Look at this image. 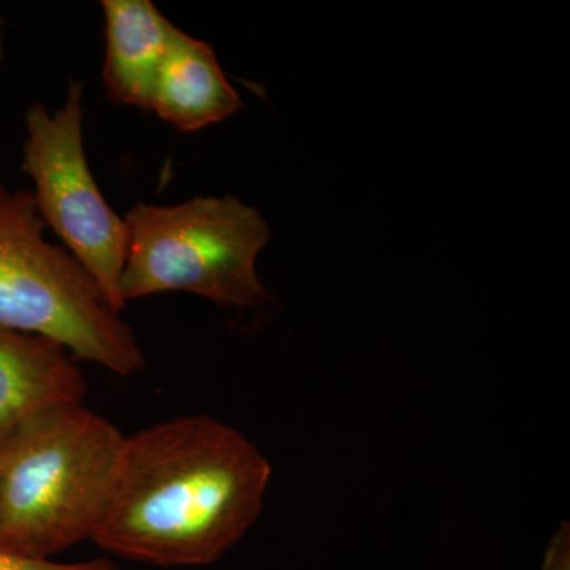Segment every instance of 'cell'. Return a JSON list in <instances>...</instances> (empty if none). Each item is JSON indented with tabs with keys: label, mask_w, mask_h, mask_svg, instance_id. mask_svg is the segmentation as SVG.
Segmentation results:
<instances>
[{
	"label": "cell",
	"mask_w": 570,
	"mask_h": 570,
	"mask_svg": "<svg viewBox=\"0 0 570 570\" xmlns=\"http://www.w3.org/2000/svg\"><path fill=\"white\" fill-rule=\"evenodd\" d=\"M272 464L245 434L186 415L126 436L92 542L163 568L206 566L249 531L264 508Z\"/></svg>",
	"instance_id": "obj_1"
},
{
	"label": "cell",
	"mask_w": 570,
	"mask_h": 570,
	"mask_svg": "<svg viewBox=\"0 0 570 570\" xmlns=\"http://www.w3.org/2000/svg\"><path fill=\"white\" fill-rule=\"evenodd\" d=\"M126 436L82 403L47 409L0 448V550L50 560L94 538Z\"/></svg>",
	"instance_id": "obj_2"
},
{
	"label": "cell",
	"mask_w": 570,
	"mask_h": 570,
	"mask_svg": "<svg viewBox=\"0 0 570 570\" xmlns=\"http://www.w3.org/2000/svg\"><path fill=\"white\" fill-rule=\"evenodd\" d=\"M45 227L32 193L0 181V326L48 337L118 376L140 373L134 330L80 262L47 242Z\"/></svg>",
	"instance_id": "obj_3"
},
{
	"label": "cell",
	"mask_w": 570,
	"mask_h": 570,
	"mask_svg": "<svg viewBox=\"0 0 570 570\" xmlns=\"http://www.w3.org/2000/svg\"><path fill=\"white\" fill-rule=\"evenodd\" d=\"M127 254L124 303L164 292H189L216 305L272 302L255 269L269 239L262 214L238 198L195 197L181 205L137 204L124 217Z\"/></svg>",
	"instance_id": "obj_4"
},
{
	"label": "cell",
	"mask_w": 570,
	"mask_h": 570,
	"mask_svg": "<svg viewBox=\"0 0 570 570\" xmlns=\"http://www.w3.org/2000/svg\"><path fill=\"white\" fill-rule=\"evenodd\" d=\"M85 85L73 81L58 111L33 104L26 112L22 168L31 176L33 200L45 225L96 281L112 309L121 313V275L127 224L100 193L82 142Z\"/></svg>",
	"instance_id": "obj_5"
},
{
	"label": "cell",
	"mask_w": 570,
	"mask_h": 570,
	"mask_svg": "<svg viewBox=\"0 0 570 570\" xmlns=\"http://www.w3.org/2000/svg\"><path fill=\"white\" fill-rule=\"evenodd\" d=\"M85 376L56 341L0 326V448L33 415L82 403Z\"/></svg>",
	"instance_id": "obj_6"
},
{
	"label": "cell",
	"mask_w": 570,
	"mask_h": 570,
	"mask_svg": "<svg viewBox=\"0 0 570 570\" xmlns=\"http://www.w3.org/2000/svg\"><path fill=\"white\" fill-rule=\"evenodd\" d=\"M102 10L108 97L151 111L157 78L181 31L149 0H105Z\"/></svg>",
	"instance_id": "obj_7"
},
{
	"label": "cell",
	"mask_w": 570,
	"mask_h": 570,
	"mask_svg": "<svg viewBox=\"0 0 570 570\" xmlns=\"http://www.w3.org/2000/svg\"><path fill=\"white\" fill-rule=\"evenodd\" d=\"M242 107L213 48L179 32L157 78L151 111L181 132H195L230 118Z\"/></svg>",
	"instance_id": "obj_8"
},
{
	"label": "cell",
	"mask_w": 570,
	"mask_h": 570,
	"mask_svg": "<svg viewBox=\"0 0 570 570\" xmlns=\"http://www.w3.org/2000/svg\"><path fill=\"white\" fill-rule=\"evenodd\" d=\"M0 570H118V568H116L115 562L105 560V558L66 564V562L20 557V554H11L0 550Z\"/></svg>",
	"instance_id": "obj_9"
},
{
	"label": "cell",
	"mask_w": 570,
	"mask_h": 570,
	"mask_svg": "<svg viewBox=\"0 0 570 570\" xmlns=\"http://www.w3.org/2000/svg\"><path fill=\"white\" fill-rule=\"evenodd\" d=\"M542 570H570V528L562 523L551 538L543 558Z\"/></svg>",
	"instance_id": "obj_10"
},
{
	"label": "cell",
	"mask_w": 570,
	"mask_h": 570,
	"mask_svg": "<svg viewBox=\"0 0 570 570\" xmlns=\"http://www.w3.org/2000/svg\"><path fill=\"white\" fill-rule=\"evenodd\" d=\"M3 26H6V21H3V18H0V63L3 61V56H6V32H3Z\"/></svg>",
	"instance_id": "obj_11"
}]
</instances>
